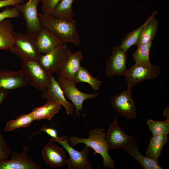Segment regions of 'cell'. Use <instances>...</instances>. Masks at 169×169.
Instances as JSON below:
<instances>
[{
  "mask_svg": "<svg viewBox=\"0 0 169 169\" xmlns=\"http://www.w3.org/2000/svg\"><path fill=\"white\" fill-rule=\"evenodd\" d=\"M38 14L42 27L52 33L64 44L70 43L76 46L80 44V38L74 19L63 20L43 13Z\"/></svg>",
  "mask_w": 169,
  "mask_h": 169,
  "instance_id": "6da1fadb",
  "label": "cell"
},
{
  "mask_svg": "<svg viewBox=\"0 0 169 169\" xmlns=\"http://www.w3.org/2000/svg\"><path fill=\"white\" fill-rule=\"evenodd\" d=\"M105 131L104 128L90 129L88 132L89 137L87 138L72 136L69 138V143L72 147L82 143L85 144V147L91 148L94 151V155L99 154L102 156L104 167L114 169L115 163V160L110 157L108 153Z\"/></svg>",
  "mask_w": 169,
  "mask_h": 169,
  "instance_id": "7a4b0ae2",
  "label": "cell"
},
{
  "mask_svg": "<svg viewBox=\"0 0 169 169\" xmlns=\"http://www.w3.org/2000/svg\"><path fill=\"white\" fill-rule=\"evenodd\" d=\"M8 50L23 62H39L42 55L36 46L35 38L27 33H16L14 43Z\"/></svg>",
  "mask_w": 169,
  "mask_h": 169,
  "instance_id": "3957f363",
  "label": "cell"
},
{
  "mask_svg": "<svg viewBox=\"0 0 169 169\" xmlns=\"http://www.w3.org/2000/svg\"><path fill=\"white\" fill-rule=\"evenodd\" d=\"M21 70L30 85L42 93L49 86L52 74L49 73L39 62L22 61Z\"/></svg>",
  "mask_w": 169,
  "mask_h": 169,
  "instance_id": "277c9868",
  "label": "cell"
},
{
  "mask_svg": "<svg viewBox=\"0 0 169 169\" xmlns=\"http://www.w3.org/2000/svg\"><path fill=\"white\" fill-rule=\"evenodd\" d=\"M49 141L60 144L68 152L70 157L67 159L68 169H91L92 165L88 159L90 149L85 147L80 151L74 149L69 143V138L66 136H58L57 139L51 138Z\"/></svg>",
  "mask_w": 169,
  "mask_h": 169,
  "instance_id": "5b68a950",
  "label": "cell"
},
{
  "mask_svg": "<svg viewBox=\"0 0 169 169\" xmlns=\"http://www.w3.org/2000/svg\"><path fill=\"white\" fill-rule=\"evenodd\" d=\"M62 89L65 96L70 99L74 105L75 111L74 118L76 119L80 118V111L82 112V105L84 102L87 99L94 100L99 96L97 93L92 94H86L80 91L77 88L74 81L59 77L57 80Z\"/></svg>",
  "mask_w": 169,
  "mask_h": 169,
  "instance_id": "8992f818",
  "label": "cell"
},
{
  "mask_svg": "<svg viewBox=\"0 0 169 169\" xmlns=\"http://www.w3.org/2000/svg\"><path fill=\"white\" fill-rule=\"evenodd\" d=\"M72 53L68 46L64 44L41 55L39 62L50 73H56L62 68Z\"/></svg>",
  "mask_w": 169,
  "mask_h": 169,
  "instance_id": "52a82bcc",
  "label": "cell"
},
{
  "mask_svg": "<svg viewBox=\"0 0 169 169\" xmlns=\"http://www.w3.org/2000/svg\"><path fill=\"white\" fill-rule=\"evenodd\" d=\"M161 73L160 67L157 65L135 63L128 69L124 75L128 87L131 89L137 84L145 80L158 77Z\"/></svg>",
  "mask_w": 169,
  "mask_h": 169,
  "instance_id": "ba28073f",
  "label": "cell"
},
{
  "mask_svg": "<svg viewBox=\"0 0 169 169\" xmlns=\"http://www.w3.org/2000/svg\"><path fill=\"white\" fill-rule=\"evenodd\" d=\"M41 1L29 0L25 3L13 6L23 16L26 24L27 33L35 38L42 28L37 12L38 6Z\"/></svg>",
  "mask_w": 169,
  "mask_h": 169,
  "instance_id": "9c48e42d",
  "label": "cell"
},
{
  "mask_svg": "<svg viewBox=\"0 0 169 169\" xmlns=\"http://www.w3.org/2000/svg\"><path fill=\"white\" fill-rule=\"evenodd\" d=\"M131 89L128 87L119 95L112 97L110 100L114 110L122 117L129 120L135 119L137 116V107Z\"/></svg>",
  "mask_w": 169,
  "mask_h": 169,
  "instance_id": "30bf717a",
  "label": "cell"
},
{
  "mask_svg": "<svg viewBox=\"0 0 169 169\" xmlns=\"http://www.w3.org/2000/svg\"><path fill=\"white\" fill-rule=\"evenodd\" d=\"M29 149L28 146L23 145L21 153L12 151L10 159L0 160V169H42L41 165L28 154Z\"/></svg>",
  "mask_w": 169,
  "mask_h": 169,
  "instance_id": "8fae6325",
  "label": "cell"
},
{
  "mask_svg": "<svg viewBox=\"0 0 169 169\" xmlns=\"http://www.w3.org/2000/svg\"><path fill=\"white\" fill-rule=\"evenodd\" d=\"M111 56L106 62V74L110 77L115 75H124L128 69L126 66L127 52L123 50L119 46L112 47Z\"/></svg>",
  "mask_w": 169,
  "mask_h": 169,
  "instance_id": "7c38bea8",
  "label": "cell"
},
{
  "mask_svg": "<svg viewBox=\"0 0 169 169\" xmlns=\"http://www.w3.org/2000/svg\"><path fill=\"white\" fill-rule=\"evenodd\" d=\"M105 138L108 150L124 149L133 139L131 136L121 130L116 116L113 122L109 126L108 131L106 132Z\"/></svg>",
  "mask_w": 169,
  "mask_h": 169,
  "instance_id": "4fadbf2b",
  "label": "cell"
},
{
  "mask_svg": "<svg viewBox=\"0 0 169 169\" xmlns=\"http://www.w3.org/2000/svg\"><path fill=\"white\" fill-rule=\"evenodd\" d=\"M42 93L41 96L43 99L47 101H53L64 107L68 116L71 117L74 115L75 111L74 105L65 99L62 89L53 75L49 86Z\"/></svg>",
  "mask_w": 169,
  "mask_h": 169,
  "instance_id": "5bb4252c",
  "label": "cell"
},
{
  "mask_svg": "<svg viewBox=\"0 0 169 169\" xmlns=\"http://www.w3.org/2000/svg\"><path fill=\"white\" fill-rule=\"evenodd\" d=\"M29 85L23 71L0 70V89L9 90L24 88Z\"/></svg>",
  "mask_w": 169,
  "mask_h": 169,
  "instance_id": "9a60e30c",
  "label": "cell"
},
{
  "mask_svg": "<svg viewBox=\"0 0 169 169\" xmlns=\"http://www.w3.org/2000/svg\"><path fill=\"white\" fill-rule=\"evenodd\" d=\"M41 154L44 161L51 167H62L66 164L67 159L64 148L57 146L55 142L49 141Z\"/></svg>",
  "mask_w": 169,
  "mask_h": 169,
  "instance_id": "2e32d148",
  "label": "cell"
},
{
  "mask_svg": "<svg viewBox=\"0 0 169 169\" xmlns=\"http://www.w3.org/2000/svg\"><path fill=\"white\" fill-rule=\"evenodd\" d=\"M35 41L36 46L41 54L49 52L58 46L64 44L57 36L43 27Z\"/></svg>",
  "mask_w": 169,
  "mask_h": 169,
  "instance_id": "e0dca14e",
  "label": "cell"
},
{
  "mask_svg": "<svg viewBox=\"0 0 169 169\" xmlns=\"http://www.w3.org/2000/svg\"><path fill=\"white\" fill-rule=\"evenodd\" d=\"M83 58V56L80 51L72 53L62 68L56 73V74L59 77L74 81Z\"/></svg>",
  "mask_w": 169,
  "mask_h": 169,
  "instance_id": "ac0fdd59",
  "label": "cell"
},
{
  "mask_svg": "<svg viewBox=\"0 0 169 169\" xmlns=\"http://www.w3.org/2000/svg\"><path fill=\"white\" fill-rule=\"evenodd\" d=\"M138 139L133 141L123 149V151L131 156L138 162L143 169H162L158 161L149 158L143 155L139 150Z\"/></svg>",
  "mask_w": 169,
  "mask_h": 169,
  "instance_id": "d6986e66",
  "label": "cell"
},
{
  "mask_svg": "<svg viewBox=\"0 0 169 169\" xmlns=\"http://www.w3.org/2000/svg\"><path fill=\"white\" fill-rule=\"evenodd\" d=\"M157 11L152 13L145 22L138 38L136 45L147 44L154 38L158 29V23L155 18Z\"/></svg>",
  "mask_w": 169,
  "mask_h": 169,
  "instance_id": "ffe728a7",
  "label": "cell"
},
{
  "mask_svg": "<svg viewBox=\"0 0 169 169\" xmlns=\"http://www.w3.org/2000/svg\"><path fill=\"white\" fill-rule=\"evenodd\" d=\"M16 33L10 20L5 19L0 21V50L10 49L14 43Z\"/></svg>",
  "mask_w": 169,
  "mask_h": 169,
  "instance_id": "44dd1931",
  "label": "cell"
},
{
  "mask_svg": "<svg viewBox=\"0 0 169 169\" xmlns=\"http://www.w3.org/2000/svg\"><path fill=\"white\" fill-rule=\"evenodd\" d=\"M61 106L53 101H47L43 105L34 108L30 113L34 120L43 119L50 120L55 114L59 112Z\"/></svg>",
  "mask_w": 169,
  "mask_h": 169,
  "instance_id": "7402d4cb",
  "label": "cell"
},
{
  "mask_svg": "<svg viewBox=\"0 0 169 169\" xmlns=\"http://www.w3.org/2000/svg\"><path fill=\"white\" fill-rule=\"evenodd\" d=\"M167 135H156L151 136L145 156L151 159L158 161L162 150L167 141Z\"/></svg>",
  "mask_w": 169,
  "mask_h": 169,
  "instance_id": "603a6c76",
  "label": "cell"
},
{
  "mask_svg": "<svg viewBox=\"0 0 169 169\" xmlns=\"http://www.w3.org/2000/svg\"><path fill=\"white\" fill-rule=\"evenodd\" d=\"M74 1L61 0L55 8L51 15L61 19H73L74 15L72 8Z\"/></svg>",
  "mask_w": 169,
  "mask_h": 169,
  "instance_id": "cb8c5ba5",
  "label": "cell"
},
{
  "mask_svg": "<svg viewBox=\"0 0 169 169\" xmlns=\"http://www.w3.org/2000/svg\"><path fill=\"white\" fill-rule=\"evenodd\" d=\"M74 82L75 83L79 82L87 83L93 89L96 91L100 89L101 84V81L92 76L87 69L81 66L77 73Z\"/></svg>",
  "mask_w": 169,
  "mask_h": 169,
  "instance_id": "d4e9b609",
  "label": "cell"
},
{
  "mask_svg": "<svg viewBox=\"0 0 169 169\" xmlns=\"http://www.w3.org/2000/svg\"><path fill=\"white\" fill-rule=\"evenodd\" d=\"M33 120H34L30 112L21 114L15 119L8 121L6 124L4 131H9L20 128L28 127Z\"/></svg>",
  "mask_w": 169,
  "mask_h": 169,
  "instance_id": "484cf974",
  "label": "cell"
},
{
  "mask_svg": "<svg viewBox=\"0 0 169 169\" xmlns=\"http://www.w3.org/2000/svg\"><path fill=\"white\" fill-rule=\"evenodd\" d=\"M152 43V41L146 44L137 46V48L132 54L135 63L142 64H151L150 60L149 52Z\"/></svg>",
  "mask_w": 169,
  "mask_h": 169,
  "instance_id": "4316f807",
  "label": "cell"
},
{
  "mask_svg": "<svg viewBox=\"0 0 169 169\" xmlns=\"http://www.w3.org/2000/svg\"><path fill=\"white\" fill-rule=\"evenodd\" d=\"M163 121H156L149 119L147 124L153 136L168 135L169 133V116Z\"/></svg>",
  "mask_w": 169,
  "mask_h": 169,
  "instance_id": "83f0119b",
  "label": "cell"
},
{
  "mask_svg": "<svg viewBox=\"0 0 169 169\" xmlns=\"http://www.w3.org/2000/svg\"><path fill=\"white\" fill-rule=\"evenodd\" d=\"M145 22L139 28L129 32L122 39L119 46L123 50L127 52L131 47L136 44L140 32Z\"/></svg>",
  "mask_w": 169,
  "mask_h": 169,
  "instance_id": "f1b7e54d",
  "label": "cell"
},
{
  "mask_svg": "<svg viewBox=\"0 0 169 169\" xmlns=\"http://www.w3.org/2000/svg\"><path fill=\"white\" fill-rule=\"evenodd\" d=\"M61 0H41L43 13L51 15L55 8Z\"/></svg>",
  "mask_w": 169,
  "mask_h": 169,
  "instance_id": "f546056e",
  "label": "cell"
},
{
  "mask_svg": "<svg viewBox=\"0 0 169 169\" xmlns=\"http://www.w3.org/2000/svg\"><path fill=\"white\" fill-rule=\"evenodd\" d=\"M21 13L18 9L14 7L12 8H10L9 7H6L2 12L0 13V21L8 18L18 17Z\"/></svg>",
  "mask_w": 169,
  "mask_h": 169,
  "instance_id": "4dcf8cb0",
  "label": "cell"
},
{
  "mask_svg": "<svg viewBox=\"0 0 169 169\" xmlns=\"http://www.w3.org/2000/svg\"><path fill=\"white\" fill-rule=\"evenodd\" d=\"M11 152L10 147L0 132V160L8 159Z\"/></svg>",
  "mask_w": 169,
  "mask_h": 169,
  "instance_id": "1f68e13d",
  "label": "cell"
},
{
  "mask_svg": "<svg viewBox=\"0 0 169 169\" xmlns=\"http://www.w3.org/2000/svg\"><path fill=\"white\" fill-rule=\"evenodd\" d=\"M42 131L45 132L48 135L51 136L52 138L57 139L58 137V132L56 130L52 128L44 126L42 127L37 132L33 133L30 138L33 137L35 135Z\"/></svg>",
  "mask_w": 169,
  "mask_h": 169,
  "instance_id": "d6a6232c",
  "label": "cell"
},
{
  "mask_svg": "<svg viewBox=\"0 0 169 169\" xmlns=\"http://www.w3.org/2000/svg\"><path fill=\"white\" fill-rule=\"evenodd\" d=\"M24 0H0V8L23 3Z\"/></svg>",
  "mask_w": 169,
  "mask_h": 169,
  "instance_id": "836d02e7",
  "label": "cell"
},
{
  "mask_svg": "<svg viewBox=\"0 0 169 169\" xmlns=\"http://www.w3.org/2000/svg\"><path fill=\"white\" fill-rule=\"evenodd\" d=\"M9 90L0 89V105L8 95Z\"/></svg>",
  "mask_w": 169,
  "mask_h": 169,
  "instance_id": "e575fe53",
  "label": "cell"
}]
</instances>
